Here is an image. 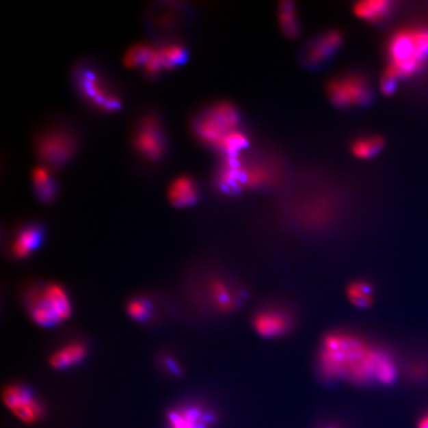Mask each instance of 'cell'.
Instances as JSON below:
<instances>
[{
	"instance_id": "obj_21",
	"label": "cell",
	"mask_w": 428,
	"mask_h": 428,
	"mask_svg": "<svg viewBox=\"0 0 428 428\" xmlns=\"http://www.w3.org/2000/svg\"><path fill=\"white\" fill-rule=\"evenodd\" d=\"M278 15H279L280 25L286 35L290 37L295 36L299 33V25L297 10L293 2L290 0L281 2L278 8Z\"/></svg>"
},
{
	"instance_id": "obj_11",
	"label": "cell",
	"mask_w": 428,
	"mask_h": 428,
	"mask_svg": "<svg viewBox=\"0 0 428 428\" xmlns=\"http://www.w3.org/2000/svg\"><path fill=\"white\" fill-rule=\"evenodd\" d=\"M245 161L239 157H224L218 170L215 182L225 193H237L244 189Z\"/></svg>"
},
{
	"instance_id": "obj_27",
	"label": "cell",
	"mask_w": 428,
	"mask_h": 428,
	"mask_svg": "<svg viewBox=\"0 0 428 428\" xmlns=\"http://www.w3.org/2000/svg\"><path fill=\"white\" fill-rule=\"evenodd\" d=\"M153 48L147 44H136L127 50L126 54L124 55L123 62L127 67H138L143 66L147 61L148 57L151 54Z\"/></svg>"
},
{
	"instance_id": "obj_12",
	"label": "cell",
	"mask_w": 428,
	"mask_h": 428,
	"mask_svg": "<svg viewBox=\"0 0 428 428\" xmlns=\"http://www.w3.org/2000/svg\"><path fill=\"white\" fill-rule=\"evenodd\" d=\"M254 328L264 337L281 336L291 327V319L284 310L267 308L254 317Z\"/></svg>"
},
{
	"instance_id": "obj_22",
	"label": "cell",
	"mask_w": 428,
	"mask_h": 428,
	"mask_svg": "<svg viewBox=\"0 0 428 428\" xmlns=\"http://www.w3.org/2000/svg\"><path fill=\"white\" fill-rule=\"evenodd\" d=\"M161 61H162L163 68H172L178 65H182L187 58V52L182 44L165 43V45L157 48Z\"/></svg>"
},
{
	"instance_id": "obj_16",
	"label": "cell",
	"mask_w": 428,
	"mask_h": 428,
	"mask_svg": "<svg viewBox=\"0 0 428 428\" xmlns=\"http://www.w3.org/2000/svg\"><path fill=\"white\" fill-rule=\"evenodd\" d=\"M87 353V345L83 342H70L51 355L49 365L55 370H68L81 363Z\"/></svg>"
},
{
	"instance_id": "obj_30",
	"label": "cell",
	"mask_w": 428,
	"mask_h": 428,
	"mask_svg": "<svg viewBox=\"0 0 428 428\" xmlns=\"http://www.w3.org/2000/svg\"><path fill=\"white\" fill-rule=\"evenodd\" d=\"M163 365L165 366V369H167L168 372H169L170 374L173 375V376H182V367H180V364H178V362L175 360V359L172 358V357H165V358H164V360H163Z\"/></svg>"
},
{
	"instance_id": "obj_26",
	"label": "cell",
	"mask_w": 428,
	"mask_h": 428,
	"mask_svg": "<svg viewBox=\"0 0 428 428\" xmlns=\"http://www.w3.org/2000/svg\"><path fill=\"white\" fill-rule=\"evenodd\" d=\"M127 313L133 321L145 322L151 319L153 306L145 297H135L127 304Z\"/></svg>"
},
{
	"instance_id": "obj_8",
	"label": "cell",
	"mask_w": 428,
	"mask_h": 428,
	"mask_svg": "<svg viewBox=\"0 0 428 428\" xmlns=\"http://www.w3.org/2000/svg\"><path fill=\"white\" fill-rule=\"evenodd\" d=\"M76 148V138L64 129L49 130L42 134L36 143L39 158L46 164L54 167L68 162L74 155Z\"/></svg>"
},
{
	"instance_id": "obj_5",
	"label": "cell",
	"mask_w": 428,
	"mask_h": 428,
	"mask_svg": "<svg viewBox=\"0 0 428 428\" xmlns=\"http://www.w3.org/2000/svg\"><path fill=\"white\" fill-rule=\"evenodd\" d=\"M79 94L90 105L105 112H116L122 107V101L103 77L90 67H81L76 72Z\"/></svg>"
},
{
	"instance_id": "obj_7",
	"label": "cell",
	"mask_w": 428,
	"mask_h": 428,
	"mask_svg": "<svg viewBox=\"0 0 428 428\" xmlns=\"http://www.w3.org/2000/svg\"><path fill=\"white\" fill-rule=\"evenodd\" d=\"M327 94L334 105L349 107L367 103L372 90L369 81L361 75L347 74L333 79L328 83Z\"/></svg>"
},
{
	"instance_id": "obj_13",
	"label": "cell",
	"mask_w": 428,
	"mask_h": 428,
	"mask_svg": "<svg viewBox=\"0 0 428 428\" xmlns=\"http://www.w3.org/2000/svg\"><path fill=\"white\" fill-rule=\"evenodd\" d=\"M170 204L178 209L191 206L198 202V187L189 176H180L170 184L167 191Z\"/></svg>"
},
{
	"instance_id": "obj_14",
	"label": "cell",
	"mask_w": 428,
	"mask_h": 428,
	"mask_svg": "<svg viewBox=\"0 0 428 428\" xmlns=\"http://www.w3.org/2000/svg\"><path fill=\"white\" fill-rule=\"evenodd\" d=\"M43 239L44 229L39 224L26 225L17 233L11 252L16 259H26L41 246Z\"/></svg>"
},
{
	"instance_id": "obj_20",
	"label": "cell",
	"mask_w": 428,
	"mask_h": 428,
	"mask_svg": "<svg viewBox=\"0 0 428 428\" xmlns=\"http://www.w3.org/2000/svg\"><path fill=\"white\" fill-rule=\"evenodd\" d=\"M209 295L219 310L229 312L236 304L235 295L226 282L215 280L209 284Z\"/></svg>"
},
{
	"instance_id": "obj_3",
	"label": "cell",
	"mask_w": 428,
	"mask_h": 428,
	"mask_svg": "<svg viewBox=\"0 0 428 428\" xmlns=\"http://www.w3.org/2000/svg\"><path fill=\"white\" fill-rule=\"evenodd\" d=\"M25 306L30 319L41 327H55L72 317L70 295L56 282L30 289L26 293Z\"/></svg>"
},
{
	"instance_id": "obj_1",
	"label": "cell",
	"mask_w": 428,
	"mask_h": 428,
	"mask_svg": "<svg viewBox=\"0 0 428 428\" xmlns=\"http://www.w3.org/2000/svg\"><path fill=\"white\" fill-rule=\"evenodd\" d=\"M319 367L326 379L355 383L377 381L389 385L398 375L396 361L387 351L345 332L327 335L319 353Z\"/></svg>"
},
{
	"instance_id": "obj_29",
	"label": "cell",
	"mask_w": 428,
	"mask_h": 428,
	"mask_svg": "<svg viewBox=\"0 0 428 428\" xmlns=\"http://www.w3.org/2000/svg\"><path fill=\"white\" fill-rule=\"evenodd\" d=\"M398 81V79L394 78V76L388 74V72H384L381 79V88L384 94H392L396 90Z\"/></svg>"
},
{
	"instance_id": "obj_18",
	"label": "cell",
	"mask_w": 428,
	"mask_h": 428,
	"mask_svg": "<svg viewBox=\"0 0 428 428\" xmlns=\"http://www.w3.org/2000/svg\"><path fill=\"white\" fill-rule=\"evenodd\" d=\"M392 8V2L389 0H362L355 3L353 10L360 18L376 22L385 18Z\"/></svg>"
},
{
	"instance_id": "obj_32",
	"label": "cell",
	"mask_w": 428,
	"mask_h": 428,
	"mask_svg": "<svg viewBox=\"0 0 428 428\" xmlns=\"http://www.w3.org/2000/svg\"><path fill=\"white\" fill-rule=\"evenodd\" d=\"M322 428H341L340 427H339V425H326L325 427H323Z\"/></svg>"
},
{
	"instance_id": "obj_31",
	"label": "cell",
	"mask_w": 428,
	"mask_h": 428,
	"mask_svg": "<svg viewBox=\"0 0 428 428\" xmlns=\"http://www.w3.org/2000/svg\"><path fill=\"white\" fill-rule=\"evenodd\" d=\"M418 428H428V412L418 421Z\"/></svg>"
},
{
	"instance_id": "obj_15",
	"label": "cell",
	"mask_w": 428,
	"mask_h": 428,
	"mask_svg": "<svg viewBox=\"0 0 428 428\" xmlns=\"http://www.w3.org/2000/svg\"><path fill=\"white\" fill-rule=\"evenodd\" d=\"M342 35L336 30L322 33L317 38L312 40L306 49L304 58L310 64H319L333 54L340 46Z\"/></svg>"
},
{
	"instance_id": "obj_2",
	"label": "cell",
	"mask_w": 428,
	"mask_h": 428,
	"mask_svg": "<svg viewBox=\"0 0 428 428\" xmlns=\"http://www.w3.org/2000/svg\"><path fill=\"white\" fill-rule=\"evenodd\" d=\"M387 55L386 72L398 79L416 75L428 62V26H407L396 31L388 42Z\"/></svg>"
},
{
	"instance_id": "obj_17",
	"label": "cell",
	"mask_w": 428,
	"mask_h": 428,
	"mask_svg": "<svg viewBox=\"0 0 428 428\" xmlns=\"http://www.w3.org/2000/svg\"><path fill=\"white\" fill-rule=\"evenodd\" d=\"M32 184L35 195L42 202L49 204L56 198L57 184L47 168L38 165L33 169Z\"/></svg>"
},
{
	"instance_id": "obj_10",
	"label": "cell",
	"mask_w": 428,
	"mask_h": 428,
	"mask_svg": "<svg viewBox=\"0 0 428 428\" xmlns=\"http://www.w3.org/2000/svg\"><path fill=\"white\" fill-rule=\"evenodd\" d=\"M214 419L211 410L198 403L180 405L168 414L170 428H211Z\"/></svg>"
},
{
	"instance_id": "obj_23",
	"label": "cell",
	"mask_w": 428,
	"mask_h": 428,
	"mask_svg": "<svg viewBox=\"0 0 428 428\" xmlns=\"http://www.w3.org/2000/svg\"><path fill=\"white\" fill-rule=\"evenodd\" d=\"M248 144V137L243 131L237 129L225 137L217 149L224 154V157H239Z\"/></svg>"
},
{
	"instance_id": "obj_19",
	"label": "cell",
	"mask_w": 428,
	"mask_h": 428,
	"mask_svg": "<svg viewBox=\"0 0 428 428\" xmlns=\"http://www.w3.org/2000/svg\"><path fill=\"white\" fill-rule=\"evenodd\" d=\"M275 176V170L269 165L262 164V163L251 164V163L245 162V187H258L270 184L273 182Z\"/></svg>"
},
{
	"instance_id": "obj_6",
	"label": "cell",
	"mask_w": 428,
	"mask_h": 428,
	"mask_svg": "<svg viewBox=\"0 0 428 428\" xmlns=\"http://www.w3.org/2000/svg\"><path fill=\"white\" fill-rule=\"evenodd\" d=\"M2 401L19 420L33 425L45 414L43 403L32 389L23 384H10L2 390Z\"/></svg>"
},
{
	"instance_id": "obj_28",
	"label": "cell",
	"mask_w": 428,
	"mask_h": 428,
	"mask_svg": "<svg viewBox=\"0 0 428 428\" xmlns=\"http://www.w3.org/2000/svg\"><path fill=\"white\" fill-rule=\"evenodd\" d=\"M143 67H144L145 72L150 76L158 74L162 68H164L157 48H153Z\"/></svg>"
},
{
	"instance_id": "obj_25",
	"label": "cell",
	"mask_w": 428,
	"mask_h": 428,
	"mask_svg": "<svg viewBox=\"0 0 428 428\" xmlns=\"http://www.w3.org/2000/svg\"><path fill=\"white\" fill-rule=\"evenodd\" d=\"M347 295L349 301L358 308H366L373 299V290L367 282L358 281L348 286Z\"/></svg>"
},
{
	"instance_id": "obj_9",
	"label": "cell",
	"mask_w": 428,
	"mask_h": 428,
	"mask_svg": "<svg viewBox=\"0 0 428 428\" xmlns=\"http://www.w3.org/2000/svg\"><path fill=\"white\" fill-rule=\"evenodd\" d=\"M134 145L137 151L148 160L158 161L162 158L167 139L158 117L148 114L141 119L135 130Z\"/></svg>"
},
{
	"instance_id": "obj_24",
	"label": "cell",
	"mask_w": 428,
	"mask_h": 428,
	"mask_svg": "<svg viewBox=\"0 0 428 428\" xmlns=\"http://www.w3.org/2000/svg\"><path fill=\"white\" fill-rule=\"evenodd\" d=\"M383 145L384 141L381 137L365 136L355 140L351 150L353 154L358 158L368 159L379 153Z\"/></svg>"
},
{
	"instance_id": "obj_4",
	"label": "cell",
	"mask_w": 428,
	"mask_h": 428,
	"mask_svg": "<svg viewBox=\"0 0 428 428\" xmlns=\"http://www.w3.org/2000/svg\"><path fill=\"white\" fill-rule=\"evenodd\" d=\"M239 112L228 103H215L200 113L193 130L200 141L217 148L231 132L239 129Z\"/></svg>"
}]
</instances>
